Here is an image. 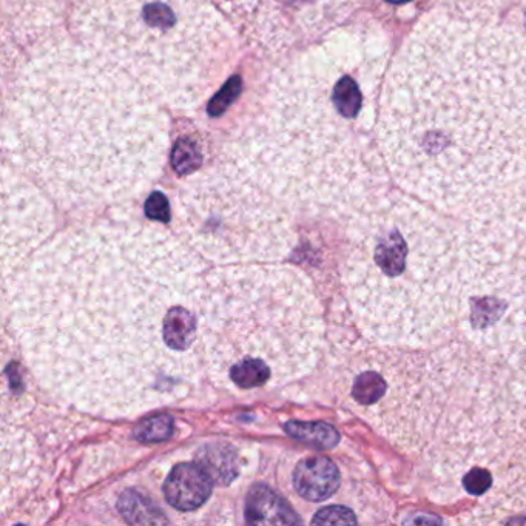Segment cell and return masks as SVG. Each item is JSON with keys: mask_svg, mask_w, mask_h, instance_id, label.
I'll return each mask as SVG.
<instances>
[{"mask_svg": "<svg viewBox=\"0 0 526 526\" xmlns=\"http://www.w3.org/2000/svg\"><path fill=\"white\" fill-rule=\"evenodd\" d=\"M377 141L395 183L440 212L526 184V34L429 17L391 65Z\"/></svg>", "mask_w": 526, "mask_h": 526, "instance_id": "cell-1", "label": "cell"}, {"mask_svg": "<svg viewBox=\"0 0 526 526\" xmlns=\"http://www.w3.org/2000/svg\"><path fill=\"white\" fill-rule=\"evenodd\" d=\"M386 439L486 514L526 505V355L462 343L398 355L383 398Z\"/></svg>", "mask_w": 526, "mask_h": 526, "instance_id": "cell-2", "label": "cell"}, {"mask_svg": "<svg viewBox=\"0 0 526 526\" xmlns=\"http://www.w3.org/2000/svg\"><path fill=\"white\" fill-rule=\"evenodd\" d=\"M344 284L358 329L377 346L451 343L459 317L454 215L405 192L375 196L352 220Z\"/></svg>", "mask_w": 526, "mask_h": 526, "instance_id": "cell-3", "label": "cell"}, {"mask_svg": "<svg viewBox=\"0 0 526 526\" xmlns=\"http://www.w3.org/2000/svg\"><path fill=\"white\" fill-rule=\"evenodd\" d=\"M459 320L452 343L502 358L526 355V184L459 213Z\"/></svg>", "mask_w": 526, "mask_h": 526, "instance_id": "cell-4", "label": "cell"}, {"mask_svg": "<svg viewBox=\"0 0 526 526\" xmlns=\"http://www.w3.org/2000/svg\"><path fill=\"white\" fill-rule=\"evenodd\" d=\"M213 479L199 463H179L164 482L167 502L179 511H195L209 500Z\"/></svg>", "mask_w": 526, "mask_h": 526, "instance_id": "cell-5", "label": "cell"}, {"mask_svg": "<svg viewBox=\"0 0 526 526\" xmlns=\"http://www.w3.org/2000/svg\"><path fill=\"white\" fill-rule=\"evenodd\" d=\"M338 466L328 457L315 456L301 460L294 471L295 491L309 502L331 499L340 488Z\"/></svg>", "mask_w": 526, "mask_h": 526, "instance_id": "cell-6", "label": "cell"}, {"mask_svg": "<svg viewBox=\"0 0 526 526\" xmlns=\"http://www.w3.org/2000/svg\"><path fill=\"white\" fill-rule=\"evenodd\" d=\"M246 520L250 525H295L301 523L289 503L269 486H253L246 503Z\"/></svg>", "mask_w": 526, "mask_h": 526, "instance_id": "cell-7", "label": "cell"}, {"mask_svg": "<svg viewBox=\"0 0 526 526\" xmlns=\"http://www.w3.org/2000/svg\"><path fill=\"white\" fill-rule=\"evenodd\" d=\"M198 463L220 485H229L238 474L237 454L227 445H207L199 452Z\"/></svg>", "mask_w": 526, "mask_h": 526, "instance_id": "cell-8", "label": "cell"}, {"mask_svg": "<svg viewBox=\"0 0 526 526\" xmlns=\"http://www.w3.org/2000/svg\"><path fill=\"white\" fill-rule=\"evenodd\" d=\"M119 511L122 517L129 523H167L169 520L162 516L147 497L139 494L138 491H127L122 494L118 502Z\"/></svg>", "mask_w": 526, "mask_h": 526, "instance_id": "cell-9", "label": "cell"}, {"mask_svg": "<svg viewBox=\"0 0 526 526\" xmlns=\"http://www.w3.org/2000/svg\"><path fill=\"white\" fill-rule=\"evenodd\" d=\"M284 429L298 442L309 443L321 449L334 448L340 442L338 432L326 423L287 422Z\"/></svg>", "mask_w": 526, "mask_h": 526, "instance_id": "cell-10", "label": "cell"}, {"mask_svg": "<svg viewBox=\"0 0 526 526\" xmlns=\"http://www.w3.org/2000/svg\"><path fill=\"white\" fill-rule=\"evenodd\" d=\"M173 435V419L170 415H156L139 423L135 437L139 442H164Z\"/></svg>", "mask_w": 526, "mask_h": 526, "instance_id": "cell-11", "label": "cell"}, {"mask_svg": "<svg viewBox=\"0 0 526 526\" xmlns=\"http://www.w3.org/2000/svg\"><path fill=\"white\" fill-rule=\"evenodd\" d=\"M199 158L198 147L190 141H178L173 150V167L179 175H187L198 169Z\"/></svg>", "mask_w": 526, "mask_h": 526, "instance_id": "cell-12", "label": "cell"}, {"mask_svg": "<svg viewBox=\"0 0 526 526\" xmlns=\"http://www.w3.org/2000/svg\"><path fill=\"white\" fill-rule=\"evenodd\" d=\"M357 522L358 519L355 517L354 511L349 510L346 506H328V508L318 511L317 516L312 519V523H321V525Z\"/></svg>", "mask_w": 526, "mask_h": 526, "instance_id": "cell-13", "label": "cell"}, {"mask_svg": "<svg viewBox=\"0 0 526 526\" xmlns=\"http://www.w3.org/2000/svg\"><path fill=\"white\" fill-rule=\"evenodd\" d=\"M145 215L150 220L169 223L172 213H170L169 199L166 198V195L159 192L152 193L145 203Z\"/></svg>", "mask_w": 526, "mask_h": 526, "instance_id": "cell-14", "label": "cell"}, {"mask_svg": "<svg viewBox=\"0 0 526 526\" xmlns=\"http://www.w3.org/2000/svg\"><path fill=\"white\" fill-rule=\"evenodd\" d=\"M238 88H240L238 79L230 81L229 84L226 85V88H223V92L213 99L212 105L209 107L210 112H212L213 115H218V113L223 112L224 108L237 96Z\"/></svg>", "mask_w": 526, "mask_h": 526, "instance_id": "cell-15", "label": "cell"}, {"mask_svg": "<svg viewBox=\"0 0 526 526\" xmlns=\"http://www.w3.org/2000/svg\"><path fill=\"white\" fill-rule=\"evenodd\" d=\"M389 4H405V2H411V0H388Z\"/></svg>", "mask_w": 526, "mask_h": 526, "instance_id": "cell-16", "label": "cell"}]
</instances>
